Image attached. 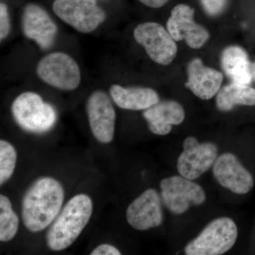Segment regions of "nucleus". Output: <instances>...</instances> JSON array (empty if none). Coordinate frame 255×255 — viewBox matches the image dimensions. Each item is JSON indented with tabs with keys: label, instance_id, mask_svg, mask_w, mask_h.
I'll use <instances>...</instances> for the list:
<instances>
[{
	"label": "nucleus",
	"instance_id": "f257e3e1",
	"mask_svg": "<svg viewBox=\"0 0 255 255\" xmlns=\"http://www.w3.org/2000/svg\"><path fill=\"white\" fill-rule=\"evenodd\" d=\"M65 192L61 184L51 177L37 179L23 196L21 216L25 227L40 232L50 226L63 206Z\"/></svg>",
	"mask_w": 255,
	"mask_h": 255
},
{
	"label": "nucleus",
	"instance_id": "f03ea898",
	"mask_svg": "<svg viewBox=\"0 0 255 255\" xmlns=\"http://www.w3.org/2000/svg\"><path fill=\"white\" fill-rule=\"evenodd\" d=\"M92 212L93 204L90 196L82 194L73 196L47 232L48 248L53 251H61L73 245L88 224Z\"/></svg>",
	"mask_w": 255,
	"mask_h": 255
},
{
	"label": "nucleus",
	"instance_id": "7ed1b4c3",
	"mask_svg": "<svg viewBox=\"0 0 255 255\" xmlns=\"http://www.w3.org/2000/svg\"><path fill=\"white\" fill-rule=\"evenodd\" d=\"M11 112L18 126L33 133L48 131L56 123L54 107L35 92H23L18 95L11 106Z\"/></svg>",
	"mask_w": 255,
	"mask_h": 255
},
{
	"label": "nucleus",
	"instance_id": "20e7f679",
	"mask_svg": "<svg viewBox=\"0 0 255 255\" xmlns=\"http://www.w3.org/2000/svg\"><path fill=\"white\" fill-rule=\"evenodd\" d=\"M238 228L230 218L215 219L199 236L186 246L187 255H220L229 251L236 244Z\"/></svg>",
	"mask_w": 255,
	"mask_h": 255
},
{
	"label": "nucleus",
	"instance_id": "39448f33",
	"mask_svg": "<svg viewBox=\"0 0 255 255\" xmlns=\"http://www.w3.org/2000/svg\"><path fill=\"white\" fill-rule=\"evenodd\" d=\"M36 73L47 85L65 91L75 90L81 82L78 64L70 55L62 52L43 57L37 65Z\"/></svg>",
	"mask_w": 255,
	"mask_h": 255
},
{
	"label": "nucleus",
	"instance_id": "423d86ee",
	"mask_svg": "<svg viewBox=\"0 0 255 255\" xmlns=\"http://www.w3.org/2000/svg\"><path fill=\"white\" fill-rule=\"evenodd\" d=\"M53 11L79 32L91 33L105 21L106 13L96 0H55Z\"/></svg>",
	"mask_w": 255,
	"mask_h": 255
},
{
	"label": "nucleus",
	"instance_id": "0eeeda50",
	"mask_svg": "<svg viewBox=\"0 0 255 255\" xmlns=\"http://www.w3.org/2000/svg\"><path fill=\"white\" fill-rule=\"evenodd\" d=\"M133 37L150 59L159 65H168L177 56L175 40L167 29L158 23H140L134 29Z\"/></svg>",
	"mask_w": 255,
	"mask_h": 255
},
{
	"label": "nucleus",
	"instance_id": "6e6552de",
	"mask_svg": "<svg viewBox=\"0 0 255 255\" xmlns=\"http://www.w3.org/2000/svg\"><path fill=\"white\" fill-rule=\"evenodd\" d=\"M160 189L164 206L174 214H184L191 206L201 205L206 201L203 188L182 175L165 178Z\"/></svg>",
	"mask_w": 255,
	"mask_h": 255
},
{
	"label": "nucleus",
	"instance_id": "1a4fd4ad",
	"mask_svg": "<svg viewBox=\"0 0 255 255\" xmlns=\"http://www.w3.org/2000/svg\"><path fill=\"white\" fill-rule=\"evenodd\" d=\"M218 147L212 142H199L196 137H187L177 160V170L182 177L194 180L209 170L218 157Z\"/></svg>",
	"mask_w": 255,
	"mask_h": 255
},
{
	"label": "nucleus",
	"instance_id": "9d476101",
	"mask_svg": "<svg viewBox=\"0 0 255 255\" xmlns=\"http://www.w3.org/2000/svg\"><path fill=\"white\" fill-rule=\"evenodd\" d=\"M194 9L179 4L172 9L167 21V31L176 41H184L192 49H199L210 38L209 32L194 21Z\"/></svg>",
	"mask_w": 255,
	"mask_h": 255
},
{
	"label": "nucleus",
	"instance_id": "9b49d317",
	"mask_svg": "<svg viewBox=\"0 0 255 255\" xmlns=\"http://www.w3.org/2000/svg\"><path fill=\"white\" fill-rule=\"evenodd\" d=\"M87 117L92 134L99 142L110 143L115 133L116 112L106 92H92L87 103Z\"/></svg>",
	"mask_w": 255,
	"mask_h": 255
},
{
	"label": "nucleus",
	"instance_id": "f8f14e48",
	"mask_svg": "<svg viewBox=\"0 0 255 255\" xmlns=\"http://www.w3.org/2000/svg\"><path fill=\"white\" fill-rule=\"evenodd\" d=\"M127 220L137 231H147L160 226L163 213L158 193L148 189L132 201L127 208Z\"/></svg>",
	"mask_w": 255,
	"mask_h": 255
},
{
	"label": "nucleus",
	"instance_id": "ddd939ff",
	"mask_svg": "<svg viewBox=\"0 0 255 255\" xmlns=\"http://www.w3.org/2000/svg\"><path fill=\"white\" fill-rule=\"evenodd\" d=\"M213 172L218 182L235 194H246L254 186V179L237 157L226 152L217 157L213 165Z\"/></svg>",
	"mask_w": 255,
	"mask_h": 255
},
{
	"label": "nucleus",
	"instance_id": "4468645a",
	"mask_svg": "<svg viewBox=\"0 0 255 255\" xmlns=\"http://www.w3.org/2000/svg\"><path fill=\"white\" fill-rule=\"evenodd\" d=\"M23 34L40 48L48 49L54 43L58 26L46 10L35 4L25 6L22 15Z\"/></svg>",
	"mask_w": 255,
	"mask_h": 255
},
{
	"label": "nucleus",
	"instance_id": "2eb2a0df",
	"mask_svg": "<svg viewBox=\"0 0 255 255\" xmlns=\"http://www.w3.org/2000/svg\"><path fill=\"white\" fill-rule=\"evenodd\" d=\"M185 86L203 100H211L217 95L223 81L222 73L206 66L200 58H194L187 65Z\"/></svg>",
	"mask_w": 255,
	"mask_h": 255
},
{
	"label": "nucleus",
	"instance_id": "dca6fc26",
	"mask_svg": "<svg viewBox=\"0 0 255 255\" xmlns=\"http://www.w3.org/2000/svg\"><path fill=\"white\" fill-rule=\"evenodd\" d=\"M143 117L152 133L165 135L171 132L172 126L179 125L184 122L185 112L180 104L173 100H165L144 110Z\"/></svg>",
	"mask_w": 255,
	"mask_h": 255
},
{
	"label": "nucleus",
	"instance_id": "f3484780",
	"mask_svg": "<svg viewBox=\"0 0 255 255\" xmlns=\"http://www.w3.org/2000/svg\"><path fill=\"white\" fill-rule=\"evenodd\" d=\"M110 95L114 103L126 110H145L159 102L158 94L147 87H128L119 85L110 87Z\"/></svg>",
	"mask_w": 255,
	"mask_h": 255
},
{
	"label": "nucleus",
	"instance_id": "a211bd4d",
	"mask_svg": "<svg viewBox=\"0 0 255 255\" xmlns=\"http://www.w3.org/2000/svg\"><path fill=\"white\" fill-rule=\"evenodd\" d=\"M221 63L223 71L232 82L246 85L251 83L253 78L252 63L243 48L231 46L225 48Z\"/></svg>",
	"mask_w": 255,
	"mask_h": 255
},
{
	"label": "nucleus",
	"instance_id": "6ab92c4d",
	"mask_svg": "<svg viewBox=\"0 0 255 255\" xmlns=\"http://www.w3.org/2000/svg\"><path fill=\"white\" fill-rule=\"evenodd\" d=\"M236 105L255 107V89L234 82L220 89L216 95V106L219 110L229 112Z\"/></svg>",
	"mask_w": 255,
	"mask_h": 255
},
{
	"label": "nucleus",
	"instance_id": "aec40b11",
	"mask_svg": "<svg viewBox=\"0 0 255 255\" xmlns=\"http://www.w3.org/2000/svg\"><path fill=\"white\" fill-rule=\"evenodd\" d=\"M19 219L13 211L11 201L6 196H0V241H11L16 236Z\"/></svg>",
	"mask_w": 255,
	"mask_h": 255
},
{
	"label": "nucleus",
	"instance_id": "412c9836",
	"mask_svg": "<svg viewBox=\"0 0 255 255\" xmlns=\"http://www.w3.org/2000/svg\"><path fill=\"white\" fill-rule=\"evenodd\" d=\"M17 154L14 146L6 140H0V184L2 185L14 172Z\"/></svg>",
	"mask_w": 255,
	"mask_h": 255
},
{
	"label": "nucleus",
	"instance_id": "4be33fe9",
	"mask_svg": "<svg viewBox=\"0 0 255 255\" xmlns=\"http://www.w3.org/2000/svg\"><path fill=\"white\" fill-rule=\"evenodd\" d=\"M228 0H200L201 6L206 14L211 16H219L223 12Z\"/></svg>",
	"mask_w": 255,
	"mask_h": 255
},
{
	"label": "nucleus",
	"instance_id": "5701e85b",
	"mask_svg": "<svg viewBox=\"0 0 255 255\" xmlns=\"http://www.w3.org/2000/svg\"><path fill=\"white\" fill-rule=\"evenodd\" d=\"M11 29V23L8 7L6 4H0V39L4 40L9 35Z\"/></svg>",
	"mask_w": 255,
	"mask_h": 255
},
{
	"label": "nucleus",
	"instance_id": "b1692460",
	"mask_svg": "<svg viewBox=\"0 0 255 255\" xmlns=\"http://www.w3.org/2000/svg\"><path fill=\"white\" fill-rule=\"evenodd\" d=\"M91 255H120L121 252L116 247L110 244H102L97 246L90 253Z\"/></svg>",
	"mask_w": 255,
	"mask_h": 255
},
{
	"label": "nucleus",
	"instance_id": "393cba45",
	"mask_svg": "<svg viewBox=\"0 0 255 255\" xmlns=\"http://www.w3.org/2000/svg\"><path fill=\"white\" fill-rule=\"evenodd\" d=\"M139 1L145 6L157 9L164 6L168 2L169 0H139Z\"/></svg>",
	"mask_w": 255,
	"mask_h": 255
},
{
	"label": "nucleus",
	"instance_id": "a878e982",
	"mask_svg": "<svg viewBox=\"0 0 255 255\" xmlns=\"http://www.w3.org/2000/svg\"><path fill=\"white\" fill-rule=\"evenodd\" d=\"M252 72H253V76L255 81V63H252Z\"/></svg>",
	"mask_w": 255,
	"mask_h": 255
}]
</instances>
